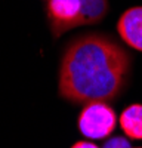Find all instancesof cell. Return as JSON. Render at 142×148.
<instances>
[{
    "label": "cell",
    "mask_w": 142,
    "mask_h": 148,
    "mask_svg": "<svg viewBox=\"0 0 142 148\" xmlns=\"http://www.w3.org/2000/svg\"><path fill=\"white\" fill-rule=\"evenodd\" d=\"M85 5V27L99 24L110 12L108 0H81Z\"/></svg>",
    "instance_id": "6"
},
{
    "label": "cell",
    "mask_w": 142,
    "mask_h": 148,
    "mask_svg": "<svg viewBox=\"0 0 142 148\" xmlns=\"http://www.w3.org/2000/svg\"><path fill=\"white\" fill-rule=\"evenodd\" d=\"M115 30L126 46L142 52V5L127 8L118 18Z\"/></svg>",
    "instance_id": "4"
},
{
    "label": "cell",
    "mask_w": 142,
    "mask_h": 148,
    "mask_svg": "<svg viewBox=\"0 0 142 148\" xmlns=\"http://www.w3.org/2000/svg\"><path fill=\"white\" fill-rule=\"evenodd\" d=\"M70 148H99V147L96 144H93L92 141H77Z\"/></svg>",
    "instance_id": "8"
},
{
    "label": "cell",
    "mask_w": 142,
    "mask_h": 148,
    "mask_svg": "<svg viewBox=\"0 0 142 148\" xmlns=\"http://www.w3.org/2000/svg\"><path fill=\"white\" fill-rule=\"evenodd\" d=\"M133 55L104 31H85L70 39L58 65V96L79 107L113 102L130 83Z\"/></svg>",
    "instance_id": "1"
},
{
    "label": "cell",
    "mask_w": 142,
    "mask_h": 148,
    "mask_svg": "<svg viewBox=\"0 0 142 148\" xmlns=\"http://www.w3.org/2000/svg\"><path fill=\"white\" fill-rule=\"evenodd\" d=\"M102 148H133L130 145V139L126 136H111L106 138V141L104 142Z\"/></svg>",
    "instance_id": "7"
},
{
    "label": "cell",
    "mask_w": 142,
    "mask_h": 148,
    "mask_svg": "<svg viewBox=\"0 0 142 148\" xmlns=\"http://www.w3.org/2000/svg\"><path fill=\"white\" fill-rule=\"evenodd\" d=\"M135 148H142V147H135Z\"/></svg>",
    "instance_id": "9"
},
{
    "label": "cell",
    "mask_w": 142,
    "mask_h": 148,
    "mask_svg": "<svg viewBox=\"0 0 142 148\" xmlns=\"http://www.w3.org/2000/svg\"><path fill=\"white\" fill-rule=\"evenodd\" d=\"M44 2H46V0H44Z\"/></svg>",
    "instance_id": "10"
},
{
    "label": "cell",
    "mask_w": 142,
    "mask_h": 148,
    "mask_svg": "<svg viewBox=\"0 0 142 148\" xmlns=\"http://www.w3.org/2000/svg\"><path fill=\"white\" fill-rule=\"evenodd\" d=\"M43 12L53 40L74 28L85 27V5L81 0H46Z\"/></svg>",
    "instance_id": "2"
},
{
    "label": "cell",
    "mask_w": 142,
    "mask_h": 148,
    "mask_svg": "<svg viewBox=\"0 0 142 148\" xmlns=\"http://www.w3.org/2000/svg\"><path fill=\"white\" fill-rule=\"evenodd\" d=\"M77 127L79 132L87 139H106L117 127V113L110 102L96 101L86 104L79 113Z\"/></svg>",
    "instance_id": "3"
},
{
    "label": "cell",
    "mask_w": 142,
    "mask_h": 148,
    "mask_svg": "<svg viewBox=\"0 0 142 148\" xmlns=\"http://www.w3.org/2000/svg\"><path fill=\"white\" fill-rule=\"evenodd\" d=\"M118 125L130 141H142V104L135 102L126 107L118 117Z\"/></svg>",
    "instance_id": "5"
}]
</instances>
